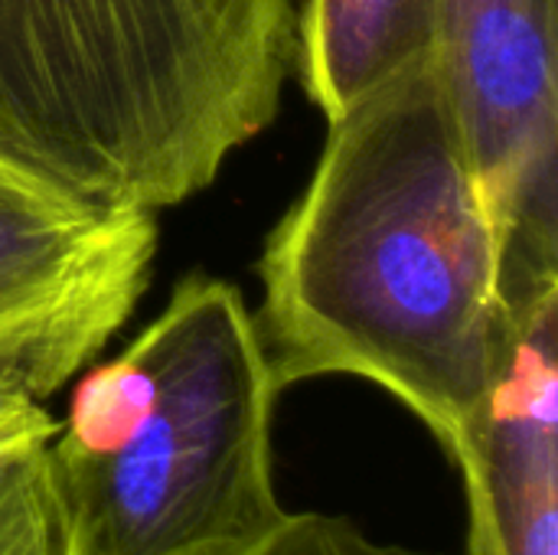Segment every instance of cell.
Instances as JSON below:
<instances>
[{
  "instance_id": "obj_1",
  "label": "cell",
  "mask_w": 558,
  "mask_h": 555,
  "mask_svg": "<svg viewBox=\"0 0 558 555\" xmlns=\"http://www.w3.org/2000/svg\"><path fill=\"white\" fill-rule=\"evenodd\" d=\"M504 239L438 52L330 121L304 193L258 258L271 376L386 389L445 448L500 357Z\"/></svg>"
},
{
  "instance_id": "obj_2",
  "label": "cell",
  "mask_w": 558,
  "mask_h": 555,
  "mask_svg": "<svg viewBox=\"0 0 558 555\" xmlns=\"http://www.w3.org/2000/svg\"><path fill=\"white\" fill-rule=\"evenodd\" d=\"M301 0H0V160L95 206L206 190L281 108Z\"/></svg>"
},
{
  "instance_id": "obj_3",
  "label": "cell",
  "mask_w": 558,
  "mask_h": 555,
  "mask_svg": "<svg viewBox=\"0 0 558 555\" xmlns=\"http://www.w3.org/2000/svg\"><path fill=\"white\" fill-rule=\"evenodd\" d=\"M278 383L242 294L186 275L85 366L46 445L88 555H239L291 514L275 484Z\"/></svg>"
},
{
  "instance_id": "obj_4",
  "label": "cell",
  "mask_w": 558,
  "mask_h": 555,
  "mask_svg": "<svg viewBox=\"0 0 558 555\" xmlns=\"http://www.w3.org/2000/svg\"><path fill=\"white\" fill-rule=\"evenodd\" d=\"M154 213L85 203L0 160V383L46 402L150 285Z\"/></svg>"
},
{
  "instance_id": "obj_5",
  "label": "cell",
  "mask_w": 558,
  "mask_h": 555,
  "mask_svg": "<svg viewBox=\"0 0 558 555\" xmlns=\"http://www.w3.org/2000/svg\"><path fill=\"white\" fill-rule=\"evenodd\" d=\"M438 62L504 239L558 265V0H438Z\"/></svg>"
},
{
  "instance_id": "obj_6",
  "label": "cell",
  "mask_w": 558,
  "mask_h": 555,
  "mask_svg": "<svg viewBox=\"0 0 558 555\" xmlns=\"http://www.w3.org/2000/svg\"><path fill=\"white\" fill-rule=\"evenodd\" d=\"M494 379L448 455L468 500V555H558V268H504Z\"/></svg>"
},
{
  "instance_id": "obj_7",
  "label": "cell",
  "mask_w": 558,
  "mask_h": 555,
  "mask_svg": "<svg viewBox=\"0 0 558 555\" xmlns=\"http://www.w3.org/2000/svg\"><path fill=\"white\" fill-rule=\"evenodd\" d=\"M438 46V0H304L298 72L311 101L340 118L366 92Z\"/></svg>"
},
{
  "instance_id": "obj_8",
  "label": "cell",
  "mask_w": 558,
  "mask_h": 555,
  "mask_svg": "<svg viewBox=\"0 0 558 555\" xmlns=\"http://www.w3.org/2000/svg\"><path fill=\"white\" fill-rule=\"evenodd\" d=\"M239 555H441L399 546V543H376L363 533L350 517L330 514H288L281 527H275L262 543Z\"/></svg>"
},
{
  "instance_id": "obj_9",
  "label": "cell",
  "mask_w": 558,
  "mask_h": 555,
  "mask_svg": "<svg viewBox=\"0 0 558 555\" xmlns=\"http://www.w3.org/2000/svg\"><path fill=\"white\" fill-rule=\"evenodd\" d=\"M56 429L59 422L39 399H33L20 386L0 383V474L43 451L52 442Z\"/></svg>"
}]
</instances>
